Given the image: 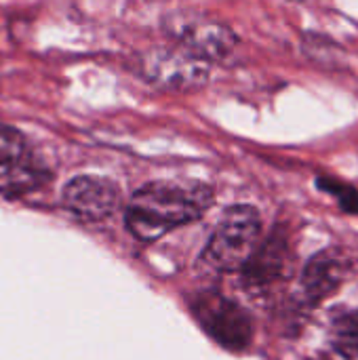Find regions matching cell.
I'll return each instance as SVG.
<instances>
[{"instance_id":"obj_1","label":"cell","mask_w":358,"mask_h":360,"mask_svg":"<svg viewBox=\"0 0 358 360\" xmlns=\"http://www.w3.org/2000/svg\"><path fill=\"white\" fill-rule=\"evenodd\" d=\"M213 205V190L200 181H152L139 188L127 205L129 232L152 243L179 228L196 221Z\"/></svg>"},{"instance_id":"obj_2","label":"cell","mask_w":358,"mask_h":360,"mask_svg":"<svg viewBox=\"0 0 358 360\" xmlns=\"http://www.w3.org/2000/svg\"><path fill=\"white\" fill-rule=\"evenodd\" d=\"M262 238V217L251 205H234L219 219L215 232L211 234L203 262L217 272L243 270L251 259Z\"/></svg>"},{"instance_id":"obj_3","label":"cell","mask_w":358,"mask_h":360,"mask_svg":"<svg viewBox=\"0 0 358 360\" xmlns=\"http://www.w3.org/2000/svg\"><path fill=\"white\" fill-rule=\"evenodd\" d=\"M162 30L190 55L211 63L226 59L238 44L236 34L224 21L192 8H179L162 19Z\"/></svg>"},{"instance_id":"obj_4","label":"cell","mask_w":358,"mask_h":360,"mask_svg":"<svg viewBox=\"0 0 358 360\" xmlns=\"http://www.w3.org/2000/svg\"><path fill=\"white\" fill-rule=\"evenodd\" d=\"M49 179L51 171L32 152L23 133L0 124V194L8 198L25 196Z\"/></svg>"},{"instance_id":"obj_5","label":"cell","mask_w":358,"mask_h":360,"mask_svg":"<svg viewBox=\"0 0 358 360\" xmlns=\"http://www.w3.org/2000/svg\"><path fill=\"white\" fill-rule=\"evenodd\" d=\"M139 74L169 91L200 89L209 80V63L190 55L181 46L177 49H152L139 59Z\"/></svg>"},{"instance_id":"obj_6","label":"cell","mask_w":358,"mask_h":360,"mask_svg":"<svg viewBox=\"0 0 358 360\" xmlns=\"http://www.w3.org/2000/svg\"><path fill=\"white\" fill-rule=\"evenodd\" d=\"M192 310L207 335L226 350L241 352L251 344V319L232 300L217 293H205L192 304Z\"/></svg>"},{"instance_id":"obj_7","label":"cell","mask_w":358,"mask_h":360,"mask_svg":"<svg viewBox=\"0 0 358 360\" xmlns=\"http://www.w3.org/2000/svg\"><path fill=\"white\" fill-rule=\"evenodd\" d=\"M61 200L78 219L101 221L116 213L120 205V188L108 177L78 175L65 184Z\"/></svg>"},{"instance_id":"obj_8","label":"cell","mask_w":358,"mask_h":360,"mask_svg":"<svg viewBox=\"0 0 358 360\" xmlns=\"http://www.w3.org/2000/svg\"><path fill=\"white\" fill-rule=\"evenodd\" d=\"M354 272L352 255L342 247H327L319 251L302 272V289L314 304L333 295Z\"/></svg>"},{"instance_id":"obj_9","label":"cell","mask_w":358,"mask_h":360,"mask_svg":"<svg viewBox=\"0 0 358 360\" xmlns=\"http://www.w3.org/2000/svg\"><path fill=\"white\" fill-rule=\"evenodd\" d=\"M289 243L287 236L276 230L268 236L264 245L255 249L251 259L243 266L245 270V283L253 289H264L279 278H283L289 270Z\"/></svg>"},{"instance_id":"obj_10","label":"cell","mask_w":358,"mask_h":360,"mask_svg":"<svg viewBox=\"0 0 358 360\" xmlns=\"http://www.w3.org/2000/svg\"><path fill=\"white\" fill-rule=\"evenodd\" d=\"M329 340L340 359L358 360V308L333 316Z\"/></svg>"},{"instance_id":"obj_11","label":"cell","mask_w":358,"mask_h":360,"mask_svg":"<svg viewBox=\"0 0 358 360\" xmlns=\"http://www.w3.org/2000/svg\"><path fill=\"white\" fill-rule=\"evenodd\" d=\"M317 186H319V190L335 196L340 207L346 213H358V190L354 186H350L346 181H340L335 177H319Z\"/></svg>"},{"instance_id":"obj_12","label":"cell","mask_w":358,"mask_h":360,"mask_svg":"<svg viewBox=\"0 0 358 360\" xmlns=\"http://www.w3.org/2000/svg\"><path fill=\"white\" fill-rule=\"evenodd\" d=\"M150 2H165V0H150Z\"/></svg>"}]
</instances>
